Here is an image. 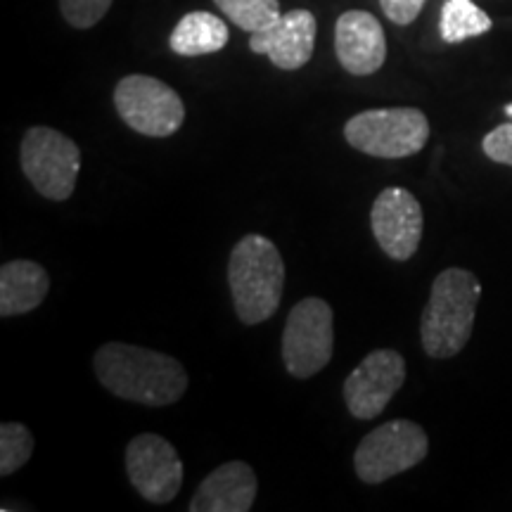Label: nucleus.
Wrapping results in <instances>:
<instances>
[{"label": "nucleus", "mask_w": 512, "mask_h": 512, "mask_svg": "<svg viewBox=\"0 0 512 512\" xmlns=\"http://www.w3.org/2000/svg\"><path fill=\"white\" fill-rule=\"evenodd\" d=\"M256 475L242 460L216 467L200 484L188 505L190 512H247L256 501Z\"/></svg>", "instance_id": "obj_14"}, {"label": "nucleus", "mask_w": 512, "mask_h": 512, "mask_svg": "<svg viewBox=\"0 0 512 512\" xmlns=\"http://www.w3.org/2000/svg\"><path fill=\"white\" fill-rule=\"evenodd\" d=\"M316 31L318 24L313 12L297 8L280 15L271 27L254 31L249 38V50L256 55H266L278 69L294 72L313 57Z\"/></svg>", "instance_id": "obj_12"}, {"label": "nucleus", "mask_w": 512, "mask_h": 512, "mask_svg": "<svg viewBox=\"0 0 512 512\" xmlns=\"http://www.w3.org/2000/svg\"><path fill=\"white\" fill-rule=\"evenodd\" d=\"M335 349V320L325 299L306 297L287 316L283 330V361L297 380L318 375Z\"/></svg>", "instance_id": "obj_8"}, {"label": "nucleus", "mask_w": 512, "mask_h": 512, "mask_svg": "<svg viewBox=\"0 0 512 512\" xmlns=\"http://www.w3.org/2000/svg\"><path fill=\"white\" fill-rule=\"evenodd\" d=\"M214 3L230 22L249 34L271 27L275 19L283 15L278 0H214Z\"/></svg>", "instance_id": "obj_18"}, {"label": "nucleus", "mask_w": 512, "mask_h": 512, "mask_svg": "<svg viewBox=\"0 0 512 512\" xmlns=\"http://www.w3.org/2000/svg\"><path fill=\"white\" fill-rule=\"evenodd\" d=\"M114 107L126 126L147 138L174 136L185 121V105L174 88L155 76H124L114 88Z\"/></svg>", "instance_id": "obj_7"}, {"label": "nucleus", "mask_w": 512, "mask_h": 512, "mask_svg": "<svg viewBox=\"0 0 512 512\" xmlns=\"http://www.w3.org/2000/svg\"><path fill=\"white\" fill-rule=\"evenodd\" d=\"M114 0H60V12L74 29H91L107 15Z\"/></svg>", "instance_id": "obj_20"}, {"label": "nucleus", "mask_w": 512, "mask_h": 512, "mask_svg": "<svg viewBox=\"0 0 512 512\" xmlns=\"http://www.w3.org/2000/svg\"><path fill=\"white\" fill-rule=\"evenodd\" d=\"M126 472L145 501L171 503L183 486V463L159 434H140L126 448Z\"/></svg>", "instance_id": "obj_9"}, {"label": "nucleus", "mask_w": 512, "mask_h": 512, "mask_svg": "<svg viewBox=\"0 0 512 512\" xmlns=\"http://www.w3.org/2000/svg\"><path fill=\"white\" fill-rule=\"evenodd\" d=\"M50 278L36 261L17 259L0 268V316L10 318L29 313L48 297Z\"/></svg>", "instance_id": "obj_15"}, {"label": "nucleus", "mask_w": 512, "mask_h": 512, "mask_svg": "<svg viewBox=\"0 0 512 512\" xmlns=\"http://www.w3.org/2000/svg\"><path fill=\"white\" fill-rule=\"evenodd\" d=\"M482 285L465 268H446L434 278L430 302L422 311V349L432 358H451L465 349L475 325Z\"/></svg>", "instance_id": "obj_2"}, {"label": "nucleus", "mask_w": 512, "mask_h": 512, "mask_svg": "<svg viewBox=\"0 0 512 512\" xmlns=\"http://www.w3.org/2000/svg\"><path fill=\"white\" fill-rule=\"evenodd\" d=\"M491 27H494L491 17L472 0H446L441 8L439 31L446 43H463L467 38L486 34Z\"/></svg>", "instance_id": "obj_17"}, {"label": "nucleus", "mask_w": 512, "mask_h": 512, "mask_svg": "<svg viewBox=\"0 0 512 512\" xmlns=\"http://www.w3.org/2000/svg\"><path fill=\"white\" fill-rule=\"evenodd\" d=\"M482 150L491 162L512 166V121L510 124L496 126L494 131L486 133L482 140Z\"/></svg>", "instance_id": "obj_21"}, {"label": "nucleus", "mask_w": 512, "mask_h": 512, "mask_svg": "<svg viewBox=\"0 0 512 512\" xmlns=\"http://www.w3.org/2000/svg\"><path fill=\"white\" fill-rule=\"evenodd\" d=\"M93 368L107 392L150 408L171 406L188 389V375L176 358L124 342L95 351Z\"/></svg>", "instance_id": "obj_1"}, {"label": "nucleus", "mask_w": 512, "mask_h": 512, "mask_svg": "<svg viewBox=\"0 0 512 512\" xmlns=\"http://www.w3.org/2000/svg\"><path fill=\"white\" fill-rule=\"evenodd\" d=\"M22 171L38 195L62 202L72 197L81 171V150L72 138L48 126H34L22 140Z\"/></svg>", "instance_id": "obj_5"}, {"label": "nucleus", "mask_w": 512, "mask_h": 512, "mask_svg": "<svg viewBox=\"0 0 512 512\" xmlns=\"http://www.w3.org/2000/svg\"><path fill=\"white\" fill-rule=\"evenodd\" d=\"M425 0H380V8L387 15L389 22L399 24V27H408L413 24L422 12Z\"/></svg>", "instance_id": "obj_22"}, {"label": "nucleus", "mask_w": 512, "mask_h": 512, "mask_svg": "<svg viewBox=\"0 0 512 512\" xmlns=\"http://www.w3.org/2000/svg\"><path fill=\"white\" fill-rule=\"evenodd\" d=\"M337 60L354 76H370L387 60V36L380 19L366 10H347L335 24Z\"/></svg>", "instance_id": "obj_13"}, {"label": "nucleus", "mask_w": 512, "mask_h": 512, "mask_svg": "<svg viewBox=\"0 0 512 512\" xmlns=\"http://www.w3.org/2000/svg\"><path fill=\"white\" fill-rule=\"evenodd\" d=\"M34 453V437L22 422H5L0 427V475L10 477Z\"/></svg>", "instance_id": "obj_19"}, {"label": "nucleus", "mask_w": 512, "mask_h": 512, "mask_svg": "<svg viewBox=\"0 0 512 512\" xmlns=\"http://www.w3.org/2000/svg\"><path fill=\"white\" fill-rule=\"evenodd\" d=\"M430 451V439L418 422L392 420L375 427L356 448V475L366 484H382L420 465Z\"/></svg>", "instance_id": "obj_6"}, {"label": "nucleus", "mask_w": 512, "mask_h": 512, "mask_svg": "<svg viewBox=\"0 0 512 512\" xmlns=\"http://www.w3.org/2000/svg\"><path fill=\"white\" fill-rule=\"evenodd\" d=\"M406 382V361L399 351L377 349L363 358L344 382V401L358 420L380 415Z\"/></svg>", "instance_id": "obj_10"}, {"label": "nucleus", "mask_w": 512, "mask_h": 512, "mask_svg": "<svg viewBox=\"0 0 512 512\" xmlns=\"http://www.w3.org/2000/svg\"><path fill=\"white\" fill-rule=\"evenodd\" d=\"M505 114H508L510 121H512V102H510V105H505Z\"/></svg>", "instance_id": "obj_23"}, {"label": "nucleus", "mask_w": 512, "mask_h": 512, "mask_svg": "<svg viewBox=\"0 0 512 512\" xmlns=\"http://www.w3.org/2000/svg\"><path fill=\"white\" fill-rule=\"evenodd\" d=\"M228 27L223 19L211 12H188L181 22L176 24L169 36V48L176 55L183 57H200L219 53L228 43Z\"/></svg>", "instance_id": "obj_16"}, {"label": "nucleus", "mask_w": 512, "mask_h": 512, "mask_svg": "<svg viewBox=\"0 0 512 512\" xmlns=\"http://www.w3.org/2000/svg\"><path fill=\"white\" fill-rule=\"evenodd\" d=\"M344 138L354 150L377 159L418 155L430 140V121L415 107L366 110L344 124Z\"/></svg>", "instance_id": "obj_4"}, {"label": "nucleus", "mask_w": 512, "mask_h": 512, "mask_svg": "<svg viewBox=\"0 0 512 512\" xmlns=\"http://www.w3.org/2000/svg\"><path fill=\"white\" fill-rule=\"evenodd\" d=\"M370 226L377 245L389 259L408 261L418 252L425 226L420 202L403 188L382 190L370 211Z\"/></svg>", "instance_id": "obj_11"}, {"label": "nucleus", "mask_w": 512, "mask_h": 512, "mask_svg": "<svg viewBox=\"0 0 512 512\" xmlns=\"http://www.w3.org/2000/svg\"><path fill=\"white\" fill-rule=\"evenodd\" d=\"M228 285L242 323L259 325L271 318L285 287V264L278 247L264 235H245L230 252Z\"/></svg>", "instance_id": "obj_3"}]
</instances>
